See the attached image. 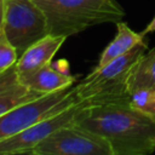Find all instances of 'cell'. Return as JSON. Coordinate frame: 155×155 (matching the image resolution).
Returning a JSON list of instances; mask_svg holds the SVG:
<instances>
[{
  "label": "cell",
  "mask_w": 155,
  "mask_h": 155,
  "mask_svg": "<svg viewBox=\"0 0 155 155\" xmlns=\"http://www.w3.org/2000/svg\"><path fill=\"white\" fill-rule=\"evenodd\" d=\"M44 11L48 34L70 36L88 27L117 23L125 11L116 0H34Z\"/></svg>",
  "instance_id": "obj_2"
},
{
  "label": "cell",
  "mask_w": 155,
  "mask_h": 155,
  "mask_svg": "<svg viewBox=\"0 0 155 155\" xmlns=\"http://www.w3.org/2000/svg\"><path fill=\"white\" fill-rule=\"evenodd\" d=\"M41 96L42 93L29 88L18 79L15 65L0 73V115Z\"/></svg>",
  "instance_id": "obj_9"
},
{
  "label": "cell",
  "mask_w": 155,
  "mask_h": 155,
  "mask_svg": "<svg viewBox=\"0 0 155 155\" xmlns=\"http://www.w3.org/2000/svg\"><path fill=\"white\" fill-rule=\"evenodd\" d=\"M52 65H53L59 73H62V74H64V75H71L70 68H69V63H68L65 59H58V61L53 62Z\"/></svg>",
  "instance_id": "obj_14"
},
{
  "label": "cell",
  "mask_w": 155,
  "mask_h": 155,
  "mask_svg": "<svg viewBox=\"0 0 155 155\" xmlns=\"http://www.w3.org/2000/svg\"><path fill=\"white\" fill-rule=\"evenodd\" d=\"M18 57L19 56L16 47L8 40L4 28H1L0 29V73L15 65Z\"/></svg>",
  "instance_id": "obj_13"
},
{
  "label": "cell",
  "mask_w": 155,
  "mask_h": 155,
  "mask_svg": "<svg viewBox=\"0 0 155 155\" xmlns=\"http://www.w3.org/2000/svg\"><path fill=\"white\" fill-rule=\"evenodd\" d=\"M144 38L145 36L142 33L133 31L125 22H122V21L117 22L116 23V35L101 53L97 68H102V67L107 65L109 62L114 61L115 58L127 53L134 46L143 42Z\"/></svg>",
  "instance_id": "obj_10"
},
{
  "label": "cell",
  "mask_w": 155,
  "mask_h": 155,
  "mask_svg": "<svg viewBox=\"0 0 155 155\" xmlns=\"http://www.w3.org/2000/svg\"><path fill=\"white\" fill-rule=\"evenodd\" d=\"M145 40L127 53L115 58L102 68H94L75 86L79 102L86 105L124 103L131 104L128 79L137 61L145 53Z\"/></svg>",
  "instance_id": "obj_3"
},
{
  "label": "cell",
  "mask_w": 155,
  "mask_h": 155,
  "mask_svg": "<svg viewBox=\"0 0 155 155\" xmlns=\"http://www.w3.org/2000/svg\"><path fill=\"white\" fill-rule=\"evenodd\" d=\"M86 107L84 102H78L71 107L45 119L36 121L19 133L0 142V155L31 154V150L57 128L74 122L78 111Z\"/></svg>",
  "instance_id": "obj_7"
},
{
  "label": "cell",
  "mask_w": 155,
  "mask_h": 155,
  "mask_svg": "<svg viewBox=\"0 0 155 155\" xmlns=\"http://www.w3.org/2000/svg\"><path fill=\"white\" fill-rule=\"evenodd\" d=\"M153 31H155V17H154V18L150 21V23H149V24L145 27V29L142 31V34L145 36L147 34H149V33H153Z\"/></svg>",
  "instance_id": "obj_15"
},
{
  "label": "cell",
  "mask_w": 155,
  "mask_h": 155,
  "mask_svg": "<svg viewBox=\"0 0 155 155\" xmlns=\"http://www.w3.org/2000/svg\"><path fill=\"white\" fill-rule=\"evenodd\" d=\"M128 88L130 93L140 88L155 91V48L137 61L128 79Z\"/></svg>",
  "instance_id": "obj_12"
},
{
  "label": "cell",
  "mask_w": 155,
  "mask_h": 155,
  "mask_svg": "<svg viewBox=\"0 0 155 155\" xmlns=\"http://www.w3.org/2000/svg\"><path fill=\"white\" fill-rule=\"evenodd\" d=\"M65 36L47 34L31 44L17 59L15 67L18 79L24 84L31 75L45 65L52 63V58L65 41Z\"/></svg>",
  "instance_id": "obj_8"
},
{
  "label": "cell",
  "mask_w": 155,
  "mask_h": 155,
  "mask_svg": "<svg viewBox=\"0 0 155 155\" xmlns=\"http://www.w3.org/2000/svg\"><path fill=\"white\" fill-rule=\"evenodd\" d=\"M78 102L75 86L71 85L12 108L0 115V142L19 133L36 121L52 116Z\"/></svg>",
  "instance_id": "obj_4"
},
{
  "label": "cell",
  "mask_w": 155,
  "mask_h": 155,
  "mask_svg": "<svg viewBox=\"0 0 155 155\" xmlns=\"http://www.w3.org/2000/svg\"><path fill=\"white\" fill-rule=\"evenodd\" d=\"M74 82H75V76L64 75L59 73L52 65V63H50L44 68H41L40 70H38L34 75H31L24 82V85H27L29 88L36 92L46 94L71 86L74 85Z\"/></svg>",
  "instance_id": "obj_11"
},
{
  "label": "cell",
  "mask_w": 155,
  "mask_h": 155,
  "mask_svg": "<svg viewBox=\"0 0 155 155\" xmlns=\"http://www.w3.org/2000/svg\"><path fill=\"white\" fill-rule=\"evenodd\" d=\"M4 12H5V0H0V29L4 23Z\"/></svg>",
  "instance_id": "obj_16"
},
{
  "label": "cell",
  "mask_w": 155,
  "mask_h": 155,
  "mask_svg": "<svg viewBox=\"0 0 155 155\" xmlns=\"http://www.w3.org/2000/svg\"><path fill=\"white\" fill-rule=\"evenodd\" d=\"M74 122L105 138L114 155H148L155 150V119L131 104L86 105Z\"/></svg>",
  "instance_id": "obj_1"
},
{
  "label": "cell",
  "mask_w": 155,
  "mask_h": 155,
  "mask_svg": "<svg viewBox=\"0 0 155 155\" xmlns=\"http://www.w3.org/2000/svg\"><path fill=\"white\" fill-rule=\"evenodd\" d=\"M31 155H114L102 136L75 122L62 126L41 140Z\"/></svg>",
  "instance_id": "obj_6"
},
{
  "label": "cell",
  "mask_w": 155,
  "mask_h": 155,
  "mask_svg": "<svg viewBox=\"0 0 155 155\" xmlns=\"http://www.w3.org/2000/svg\"><path fill=\"white\" fill-rule=\"evenodd\" d=\"M148 114H155V101H154V103L151 104V107L149 108V110L147 111Z\"/></svg>",
  "instance_id": "obj_17"
},
{
  "label": "cell",
  "mask_w": 155,
  "mask_h": 155,
  "mask_svg": "<svg viewBox=\"0 0 155 155\" xmlns=\"http://www.w3.org/2000/svg\"><path fill=\"white\" fill-rule=\"evenodd\" d=\"M2 28L18 56L48 34L46 16L34 0H5Z\"/></svg>",
  "instance_id": "obj_5"
}]
</instances>
